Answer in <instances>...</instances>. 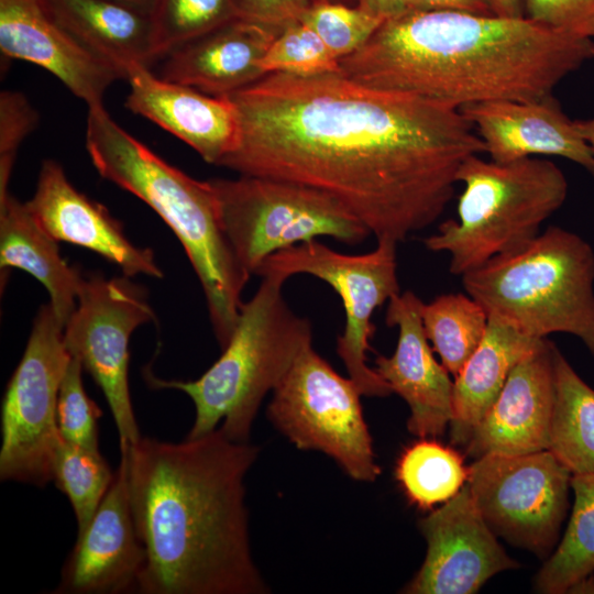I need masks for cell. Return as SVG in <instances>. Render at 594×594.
Returning a JSON list of instances; mask_svg holds the SVG:
<instances>
[{
    "label": "cell",
    "mask_w": 594,
    "mask_h": 594,
    "mask_svg": "<svg viewBox=\"0 0 594 594\" xmlns=\"http://www.w3.org/2000/svg\"><path fill=\"white\" fill-rule=\"evenodd\" d=\"M227 96L239 139L218 166L326 193L376 240L398 243L432 224L461 165L485 153L460 109L342 72L270 73Z\"/></svg>",
    "instance_id": "obj_1"
},
{
    "label": "cell",
    "mask_w": 594,
    "mask_h": 594,
    "mask_svg": "<svg viewBox=\"0 0 594 594\" xmlns=\"http://www.w3.org/2000/svg\"><path fill=\"white\" fill-rule=\"evenodd\" d=\"M218 428L120 447L146 563L136 593L265 594L251 550L246 473L258 455Z\"/></svg>",
    "instance_id": "obj_2"
},
{
    "label": "cell",
    "mask_w": 594,
    "mask_h": 594,
    "mask_svg": "<svg viewBox=\"0 0 594 594\" xmlns=\"http://www.w3.org/2000/svg\"><path fill=\"white\" fill-rule=\"evenodd\" d=\"M592 58L594 40L525 16L438 10L409 11L385 21L339 65L362 85L461 109L548 98Z\"/></svg>",
    "instance_id": "obj_3"
},
{
    "label": "cell",
    "mask_w": 594,
    "mask_h": 594,
    "mask_svg": "<svg viewBox=\"0 0 594 594\" xmlns=\"http://www.w3.org/2000/svg\"><path fill=\"white\" fill-rule=\"evenodd\" d=\"M86 150L106 179L147 204L172 229L201 284L221 348L229 342L250 274L222 231L215 193L123 130L103 105L88 107Z\"/></svg>",
    "instance_id": "obj_4"
},
{
    "label": "cell",
    "mask_w": 594,
    "mask_h": 594,
    "mask_svg": "<svg viewBox=\"0 0 594 594\" xmlns=\"http://www.w3.org/2000/svg\"><path fill=\"white\" fill-rule=\"evenodd\" d=\"M285 282L264 276L254 296L243 302L235 329L220 358L197 380H162L146 373L155 388L178 389L195 405L187 438L220 429L231 440L249 442L253 420L270 391L312 343L311 322L287 305Z\"/></svg>",
    "instance_id": "obj_5"
},
{
    "label": "cell",
    "mask_w": 594,
    "mask_h": 594,
    "mask_svg": "<svg viewBox=\"0 0 594 594\" xmlns=\"http://www.w3.org/2000/svg\"><path fill=\"white\" fill-rule=\"evenodd\" d=\"M462 284L488 316L537 339L572 334L594 356V251L576 233L551 226L463 274Z\"/></svg>",
    "instance_id": "obj_6"
},
{
    "label": "cell",
    "mask_w": 594,
    "mask_h": 594,
    "mask_svg": "<svg viewBox=\"0 0 594 594\" xmlns=\"http://www.w3.org/2000/svg\"><path fill=\"white\" fill-rule=\"evenodd\" d=\"M457 182L463 185L458 219L443 221L424 244L448 253L450 272L461 276L532 241L568 196L564 173L537 157L497 163L472 155Z\"/></svg>",
    "instance_id": "obj_7"
},
{
    "label": "cell",
    "mask_w": 594,
    "mask_h": 594,
    "mask_svg": "<svg viewBox=\"0 0 594 594\" xmlns=\"http://www.w3.org/2000/svg\"><path fill=\"white\" fill-rule=\"evenodd\" d=\"M209 183L222 231L250 275L270 255L296 244L329 237L356 245L371 234L333 197L304 185L249 175Z\"/></svg>",
    "instance_id": "obj_8"
},
{
    "label": "cell",
    "mask_w": 594,
    "mask_h": 594,
    "mask_svg": "<svg viewBox=\"0 0 594 594\" xmlns=\"http://www.w3.org/2000/svg\"><path fill=\"white\" fill-rule=\"evenodd\" d=\"M72 355L52 305L41 306L24 353L3 395L0 480L43 487L53 481L62 442L57 427L59 387Z\"/></svg>",
    "instance_id": "obj_9"
},
{
    "label": "cell",
    "mask_w": 594,
    "mask_h": 594,
    "mask_svg": "<svg viewBox=\"0 0 594 594\" xmlns=\"http://www.w3.org/2000/svg\"><path fill=\"white\" fill-rule=\"evenodd\" d=\"M356 384L307 345L273 391L267 417L300 450L332 458L355 481L381 474Z\"/></svg>",
    "instance_id": "obj_10"
},
{
    "label": "cell",
    "mask_w": 594,
    "mask_h": 594,
    "mask_svg": "<svg viewBox=\"0 0 594 594\" xmlns=\"http://www.w3.org/2000/svg\"><path fill=\"white\" fill-rule=\"evenodd\" d=\"M396 246L397 242L392 239H378L373 251L349 255L314 240L273 253L255 273L283 282L295 274H310L339 294L345 311V327L337 339V353L362 396L392 394L387 383L367 365L366 353L375 332L372 315L400 293Z\"/></svg>",
    "instance_id": "obj_11"
},
{
    "label": "cell",
    "mask_w": 594,
    "mask_h": 594,
    "mask_svg": "<svg viewBox=\"0 0 594 594\" xmlns=\"http://www.w3.org/2000/svg\"><path fill=\"white\" fill-rule=\"evenodd\" d=\"M155 318L143 287L129 276H84L77 305L64 326V344L102 391L111 410L120 446L142 436L129 385V343L133 331Z\"/></svg>",
    "instance_id": "obj_12"
},
{
    "label": "cell",
    "mask_w": 594,
    "mask_h": 594,
    "mask_svg": "<svg viewBox=\"0 0 594 594\" xmlns=\"http://www.w3.org/2000/svg\"><path fill=\"white\" fill-rule=\"evenodd\" d=\"M468 470L473 501L493 532L547 556L566 514L570 470L550 450L487 454Z\"/></svg>",
    "instance_id": "obj_13"
},
{
    "label": "cell",
    "mask_w": 594,
    "mask_h": 594,
    "mask_svg": "<svg viewBox=\"0 0 594 594\" xmlns=\"http://www.w3.org/2000/svg\"><path fill=\"white\" fill-rule=\"evenodd\" d=\"M419 529L427 553L404 593L473 594L495 574L518 566L479 512L468 483L420 519Z\"/></svg>",
    "instance_id": "obj_14"
},
{
    "label": "cell",
    "mask_w": 594,
    "mask_h": 594,
    "mask_svg": "<svg viewBox=\"0 0 594 594\" xmlns=\"http://www.w3.org/2000/svg\"><path fill=\"white\" fill-rule=\"evenodd\" d=\"M146 563L131 509L125 461L114 472L106 496L62 569L55 594H119L138 592Z\"/></svg>",
    "instance_id": "obj_15"
},
{
    "label": "cell",
    "mask_w": 594,
    "mask_h": 594,
    "mask_svg": "<svg viewBox=\"0 0 594 594\" xmlns=\"http://www.w3.org/2000/svg\"><path fill=\"white\" fill-rule=\"evenodd\" d=\"M424 301L411 290L388 300L385 321L398 328L396 350L378 356L374 370L392 393L408 405L407 428L421 439L442 436L453 415V382L433 356L426 336L421 307Z\"/></svg>",
    "instance_id": "obj_16"
},
{
    "label": "cell",
    "mask_w": 594,
    "mask_h": 594,
    "mask_svg": "<svg viewBox=\"0 0 594 594\" xmlns=\"http://www.w3.org/2000/svg\"><path fill=\"white\" fill-rule=\"evenodd\" d=\"M0 48L45 68L88 107L102 105L108 87L125 79L61 25L42 0H0Z\"/></svg>",
    "instance_id": "obj_17"
},
{
    "label": "cell",
    "mask_w": 594,
    "mask_h": 594,
    "mask_svg": "<svg viewBox=\"0 0 594 594\" xmlns=\"http://www.w3.org/2000/svg\"><path fill=\"white\" fill-rule=\"evenodd\" d=\"M554 349L542 339L515 365L465 446L469 455H521L549 449Z\"/></svg>",
    "instance_id": "obj_18"
},
{
    "label": "cell",
    "mask_w": 594,
    "mask_h": 594,
    "mask_svg": "<svg viewBox=\"0 0 594 594\" xmlns=\"http://www.w3.org/2000/svg\"><path fill=\"white\" fill-rule=\"evenodd\" d=\"M25 204L42 229L57 242L91 250L119 266L125 276L163 277L153 251L129 241L119 220L77 190L57 162L42 163L35 194Z\"/></svg>",
    "instance_id": "obj_19"
},
{
    "label": "cell",
    "mask_w": 594,
    "mask_h": 594,
    "mask_svg": "<svg viewBox=\"0 0 594 594\" xmlns=\"http://www.w3.org/2000/svg\"><path fill=\"white\" fill-rule=\"evenodd\" d=\"M482 140L490 160L508 163L558 156L594 177V153L553 96L532 101L498 100L460 109Z\"/></svg>",
    "instance_id": "obj_20"
},
{
    "label": "cell",
    "mask_w": 594,
    "mask_h": 594,
    "mask_svg": "<svg viewBox=\"0 0 594 594\" xmlns=\"http://www.w3.org/2000/svg\"><path fill=\"white\" fill-rule=\"evenodd\" d=\"M125 79V106L187 143L207 163L219 165L235 148L239 121L228 96L166 81L142 65L129 68Z\"/></svg>",
    "instance_id": "obj_21"
},
{
    "label": "cell",
    "mask_w": 594,
    "mask_h": 594,
    "mask_svg": "<svg viewBox=\"0 0 594 594\" xmlns=\"http://www.w3.org/2000/svg\"><path fill=\"white\" fill-rule=\"evenodd\" d=\"M278 34L256 22L234 20L170 51L157 76L211 96L230 95L265 75L260 62Z\"/></svg>",
    "instance_id": "obj_22"
},
{
    "label": "cell",
    "mask_w": 594,
    "mask_h": 594,
    "mask_svg": "<svg viewBox=\"0 0 594 594\" xmlns=\"http://www.w3.org/2000/svg\"><path fill=\"white\" fill-rule=\"evenodd\" d=\"M51 15L127 78L135 65L158 61L152 14L113 0H42Z\"/></svg>",
    "instance_id": "obj_23"
},
{
    "label": "cell",
    "mask_w": 594,
    "mask_h": 594,
    "mask_svg": "<svg viewBox=\"0 0 594 594\" xmlns=\"http://www.w3.org/2000/svg\"><path fill=\"white\" fill-rule=\"evenodd\" d=\"M541 340L488 316L483 339L453 382V415L449 425L453 444H468L515 365Z\"/></svg>",
    "instance_id": "obj_24"
},
{
    "label": "cell",
    "mask_w": 594,
    "mask_h": 594,
    "mask_svg": "<svg viewBox=\"0 0 594 594\" xmlns=\"http://www.w3.org/2000/svg\"><path fill=\"white\" fill-rule=\"evenodd\" d=\"M0 266L20 268L46 288L58 320L66 324L77 305L84 276L61 256L57 241L35 220L26 204L0 195Z\"/></svg>",
    "instance_id": "obj_25"
},
{
    "label": "cell",
    "mask_w": 594,
    "mask_h": 594,
    "mask_svg": "<svg viewBox=\"0 0 594 594\" xmlns=\"http://www.w3.org/2000/svg\"><path fill=\"white\" fill-rule=\"evenodd\" d=\"M549 449L573 474L594 473V389L556 346Z\"/></svg>",
    "instance_id": "obj_26"
},
{
    "label": "cell",
    "mask_w": 594,
    "mask_h": 594,
    "mask_svg": "<svg viewBox=\"0 0 594 594\" xmlns=\"http://www.w3.org/2000/svg\"><path fill=\"white\" fill-rule=\"evenodd\" d=\"M571 490L574 503L564 535L535 580L541 593H569L594 573V473L573 474Z\"/></svg>",
    "instance_id": "obj_27"
},
{
    "label": "cell",
    "mask_w": 594,
    "mask_h": 594,
    "mask_svg": "<svg viewBox=\"0 0 594 594\" xmlns=\"http://www.w3.org/2000/svg\"><path fill=\"white\" fill-rule=\"evenodd\" d=\"M426 336L446 370L457 376L475 351L488 323L485 309L469 294H443L422 304Z\"/></svg>",
    "instance_id": "obj_28"
},
{
    "label": "cell",
    "mask_w": 594,
    "mask_h": 594,
    "mask_svg": "<svg viewBox=\"0 0 594 594\" xmlns=\"http://www.w3.org/2000/svg\"><path fill=\"white\" fill-rule=\"evenodd\" d=\"M468 472L457 451L425 438L404 450L396 479L411 504L429 509L455 496L466 483Z\"/></svg>",
    "instance_id": "obj_29"
},
{
    "label": "cell",
    "mask_w": 594,
    "mask_h": 594,
    "mask_svg": "<svg viewBox=\"0 0 594 594\" xmlns=\"http://www.w3.org/2000/svg\"><path fill=\"white\" fill-rule=\"evenodd\" d=\"M114 472L99 450L62 440L54 461L53 482L67 496L78 532L91 520L112 484Z\"/></svg>",
    "instance_id": "obj_30"
},
{
    "label": "cell",
    "mask_w": 594,
    "mask_h": 594,
    "mask_svg": "<svg viewBox=\"0 0 594 594\" xmlns=\"http://www.w3.org/2000/svg\"><path fill=\"white\" fill-rule=\"evenodd\" d=\"M152 19L162 59L179 45L242 18L239 0H158Z\"/></svg>",
    "instance_id": "obj_31"
},
{
    "label": "cell",
    "mask_w": 594,
    "mask_h": 594,
    "mask_svg": "<svg viewBox=\"0 0 594 594\" xmlns=\"http://www.w3.org/2000/svg\"><path fill=\"white\" fill-rule=\"evenodd\" d=\"M299 21L318 34L337 59L361 48L385 22L359 6L326 0L312 1Z\"/></svg>",
    "instance_id": "obj_32"
},
{
    "label": "cell",
    "mask_w": 594,
    "mask_h": 594,
    "mask_svg": "<svg viewBox=\"0 0 594 594\" xmlns=\"http://www.w3.org/2000/svg\"><path fill=\"white\" fill-rule=\"evenodd\" d=\"M263 73L299 76L341 72L339 59L318 34L300 21L287 25L272 42L260 62Z\"/></svg>",
    "instance_id": "obj_33"
},
{
    "label": "cell",
    "mask_w": 594,
    "mask_h": 594,
    "mask_svg": "<svg viewBox=\"0 0 594 594\" xmlns=\"http://www.w3.org/2000/svg\"><path fill=\"white\" fill-rule=\"evenodd\" d=\"M82 370L80 361L72 356L59 387L57 427L63 440L99 450L98 420L102 411L86 393Z\"/></svg>",
    "instance_id": "obj_34"
},
{
    "label": "cell",
    "mask_w": 594,
    "mask_h": 594,
    "mask_svg": "<svg viewBox=\"0 0 594 594\" xmlns=\"http://www.w3.org/2000/svg\"><path fill=\"white\" fill-rule=\"evenodd\" d=\"M38 114L20 92L0 94V195L8 190L16 152L22 141L36 128Z\"/></svg>",
    "instance_id": "obj_35"
},
{
    "label": "cell",
    "mask_w": 594,
    "mask_h": 594,
    "mask_svg": "<svg viewBox=\"0 0 594 594\" xmlns=\"http://www.w3.org/2000/svg\"><path fill=\"white\" fill-rule=\"evenodd\" d=\"M525 18L572 36L594 40V0H525Z\"/></svg>",
    "instance_id": "obj_36"
},
{
    "label": "cell",
    "mask_w": 594,
    "mask_h": 594,
    "mask_svg": "<svg viewBox=\"0 0 594 594\" xmlns=\"http://www.w3.org/2000/svg\"><path fill=\"white\" fill-rule=\"evenodd\" d=\"M311 0H239L241 18L280 32L300 20Z\"/></svg>",
    "instance_id": "obj_37"
},
{
    "label": "cell",
    "mask_w": 594,
    "mask_h": 594,
    "mask_svg": "<svg viewBox=\"0 0 594 594\" xmlns=\"http://www.w3.org/2000/svg\"><path fill=\"white\" fill-rule=\"evenodd\" d=\"M438 10L493 14L491 0H411L410 11Z\"/></svg>",
    "instance_id": "obj_38"
},
{
    "label": "cell",
    "mask_w": 594,
    "mask_h": 594,
    "mask_svg": "<svg viewBox=\"0 0 594 594\" xmlns=\"http://www.w3.org/2000/svg\"><path fill=\"white\" fill-rule=\"evenodd\" d=\"M358 6L387 21L409 12L411 0H359Z\"/></svg>",
    "instance_id": "obj_39"
},
{
    "label": "cell",
    "mask_w": 594,
    "mask_h": 594,
    "mask_svg": "<svg viewBox=\"0 0 594 594\" xmlns=\"http://www.w3.org/2000/svg\"><path fill=\"white\" fill-rule=\"evenodd\" d=\"M493 14L505 18L525 16V0H491Z\"/></svg>",
    "instance_id": "obj_40"
},
{
    "label": "cell",
    "mask_w": 594,
    "mask_h": 594,
    "mask_svg": "<svg viewBox=\"0 0 594 594\" xmlns=\"http://www.w3.org/2000/svg\"><path fill=\"white\" fill-rule=\"evenodd\" d=\"M581 136L594 153V116L585 120H575Z\"/></svg>",
    "instance_id": "obj_41"
},
{
    "label": "cell",
    "mask_w": 594,
    "mask_h": 594,
    "mask_svg": "<svg viewBox=\"0 0 594 594\" xmlns=\"http://www.w3.org/2000/svg\"><path fill=\"white\" fill-rule=\"evenodd\" d=\"M113 1L138 9L145 13L152 14L158 0H113Z\"/></svg>",
    "instance_id": "obj_42"
},
{
    "label": "cell",
    "mask_w": 594,
    "mask_h": 594,
    "mask_svg": "<svg viewBox=\"0 0 594 594\" xmlns=\"http://www.w3.org/2000/svg\"><path fill=\"white\" fill-rule=\"evenodd\" d=\"M570 594H594V574H591L575 586H573Z\"/></svg>",
    "instance_id": "obj_43"
},
{
    "label": "cell",
    "mask_w": 594,
    "mask_h": 594,
    "mask_svg": "<svg viewBox=\"0 0 594 594\" xmlns=\"http://www.w3.org/2000/svg\"><path fill=\"white\" fill-rule=\"evenodd\" d=\"M311 1H317V0H311ZM326 1H329V2H332V3H341V4H346V6H358L359 3V0H326Z\"/></svg>",
    "instance_id": "obj_44"
}]
</instances>
